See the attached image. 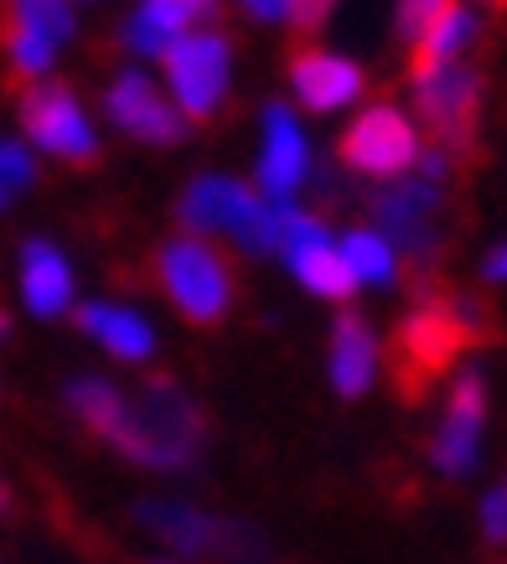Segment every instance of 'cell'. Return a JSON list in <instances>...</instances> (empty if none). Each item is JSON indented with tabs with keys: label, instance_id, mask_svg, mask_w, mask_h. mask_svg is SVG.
Masks as SVG:
<instances>
[{
	"label": "cell",
	"instance_id": "cell-1",
	"mask_svg": "<svg viewBox=\"0 0 507 564\" xmlns=\"http://www.w3.org/2000/svg\"><path fill=\"white\" fill-rule=\"evenodd\" d=\"M125 462L151 466V471H182L203 456L207 420L197 410V399L171 383V378H151L140 383V393H125L115 430L104 435Z\"/></svg>",
	"mask_w": 507,
	"mask_h": 564
},
{
	"label": "cell",
	"instance_id": "cell-2",
	"mask_svg": "<svg viewBox=\"0 0 507 564\" xmlns=\"http://www.w3.org/2000/svg\"><path fill=\"white\" fill-rule=\"evenodd\" d=\"M472 301H456V295L420 301L409 311L393 332V378H399L404 399H420L424 383H435L456 362V352L472 343Z\"/></svg>",
	"mask_w": 507,
	"mask_h": 564
},
{
	"label": "cell",
	"instance_id": "cell-3",
	"mask_svg": "<svg viewBox=\"0 0 507 564\" xmlns=\"http://www.w3.org/2000/svg\"><path fill=\"white\" fill-rule=\"evenodd\" d=\"M155 285L192 326H218L234 311L238 280L223 249L203 239H166L155 249Z\"/></svg>",
	"mask_w": 507,
	"mask_h": 564
},
{
	"label": "cell",
	"instance_id": "cell-4",
	"mask_svg": "<svg viewBox=\"0 0 507 564\" xmlns=\"http://www.w3.org/2000/svg\"><path fill=\"white\" fill-rule=\"evenodd\" d=\"M166 78H171V104L182 109V120L207 124L228 99V78H234V42L213 26L176 36L166 52Z\"/></svg>",
	"mask_w": 507,
	"mask_h": 564
},
{
	"label": "cell",
	"instance_id": "cell-5",
	"mask_svg": "<svg viewBox=\"0 0 507 564\" xmlns=\"http://www.w3.org/2000/svg\"><path fill=\"white\" fill-rule=\"evenodd\" d=\"M424 155V140L414 130L404 109H393V104H373L363 109L337 140V161L347 172L357 176H373V182H399L420 166Z\"/></svg>",
	"mask_w": 507,
	"mask_h": 564
},
{
	"label": "cell",
	"instance_id": "cell-6",
	"mask_svg": "<svg viewBox=\"0 0 507 564\" xmlns=\"http://www.w3.org/2000/svg\"><path fill=\"white\" fill-rule=\"evenodd\" d=\"M21 130L32 145H42L68 166H99V135H94L73 84L63 78H42L21 94Z\"/></svg>",
	"mask_w": 507,
	"mask_h": 564
},
{
	"label": "cell",
	"instance_id": "cell-7",
	"mask_svg": "<svg viewBox=\"0 0 507 564\" xmlns=\"http://www.w3.org/2000/svg\"><path fill=\"white\" fill-rule=\"evenodd\" d=\"M373 223H378V234L389 239V249L399 254L404 249L409 259H430L440 254V243H445V192L440 182H389V187L373 192Z\"/></svg>",
	"mask_w": 507,
	"mask_h": 564
},
{
	"label": "cell",
	"instance_id": "cell-8",
	"mask_svg": "<svg viewBox=\"0 0 507 564\" xmlns=\"http://www.w3.org/2000/svg\"><path fill=\"white\" fill-rule=\"evenodd\" d=\"M482 430H487V378L461 373L451 383L440 430L430 435V462L440 477H472L482 462Z\"/></svg>",
	"mask_w": 507,
	"mask_h": 564
},
{
	"label": "cell",
	"instance_id": "cell-9",
	"mask_svg": "<svg viewBox=\"0 0 507 564\" xmlns=\"http://www.w3.org/2000/svg\"><path fill=\"white\" fill-rule=\"evenodd\" d=\"M280 249H285V264L295 270L311 295H326V301H353L357 280L347 270V259L337 254V243L326 234V223L316 213H295L285 207V234H280Z\"/></svg>",
	"mask_w": 507,
	"mask_h": 564
},
{
	"label": "cell",
	"instance_id": "cell-10",
	"mask_svg": "<svg viewBox=\"0 0 507 564\" xmlns=\"http://www.w3.org/2000/svg\"><path fill=\"white\" fill-rule=\"evenodd\" d=\"M414 109L420 120L435 130V140L445 151H456L476 135V109H482V73L466 68V63H451V68L430 73V78H414Z\"/></svg>",
	"mask_w": 507,
	"mask_h": 564
},
{
	"label": "cell",
	"instance_id": "cell-11",
	"mask_svg": "<svg viewBox=\"0 0 507 564\" xmlns=\"http://www.w3.org/2000/svg\"><path fill=\"white\" fill-rule=\"evenodd\" d=\"M136 518L145 523V529L161 539V544L182 549V554H234V560H244L254 549V533L238 529V523H223V518H207L197 513V508H186V502H161V497H145L136 508ZM254 560V554H249Z\"/></svg>",
	"mask_w": 507,
	"mask_h": 564
},
{
	"label": "cell",
	"instance_id": "cell-12",
	"mask_svg": "<svg viewBox=\"0 0 507 564\" xmlns=\"http://www.w3.org/2000/svg\"><path fill=\"white\" fill-rule=\"evenodd\" d=\"M104 115H109L125 135L145 140V145H176V140H186L182 109L136 68H125L115 84L104 88Z\"/></svg>",
	"mask_w": 507,
	"mask_h": 564
},
{
	"label": "cell",
	"instance_id": "cell-13",
	"mask_svg": "<svg viewBox=\"0 0 507 564\" xmlns=\"http://www.w3.org/2000/svg\"><path fill=\"white\" fill-rule=\"evenodd\" d=\"M305 172H311V151H305V135L290 115V104H265V145H259V166H254L259 197L290 203L301 192Z\"/></svg>",
	"mask_w": 507,
	"mask_h": 564
},
{
	"label": "cell",
	"instance_id": "cell-14",
	"mask_svg": "<svg viewBox=\"0 0 507 564\" xmlns=\"http://www.w3.org/2000/svg\"><path fill=\"white\" fill-rule=\"evenodd\" d=\"M290 84L301 94L305 109H342V104L363 99V88H368V73L357 68L353 57H342V52H326V47H295L290 52Z\"/></svg>",
	"mask_w": 507,
	"mask_h": 564
},
{
	"label": "cell",
	"instance_id": "cell-15",
	"mask_svg": "<svg viewBox=\"0 0 507 564\" xmlns=\"http://www.w3.org/2000/svg\"><path fill=\"white\" fill-rule=\"evenodd\" d=\"M378 337H373V326L357 316V311H342L337 322H332V352H326V373H332V389L342 399H363L373 389V378H378Z\"/></svg>",
	"mask_w": 507,
	"mask_h": 564
},
{
	"label": "cell",
	"instance_id": "cell-16",
	"mask_svg": "<svg viewBox=\"0 0 507 564\" xmlns=\"http://www.w3.org/2000/svg\"><path fill=\"white\" fill-rule=\"evenodd\" d=\"M476 26H482V17H476L472 6H435L430 26H424L420 42L409 47V84H414V78H430V73H440V68H451V63H461L466 47H472Z\"/></svg>",
	"mask_w": 507,
	"mask_h": 564
},
{
	"label": "cell",
	"instance_id": "cell-17",
	"mask_svg": "<svg viewBox=\"0 0 507 564\" xmlns=\"http://www.w3.org/2000/svg\"><path fill=\"white\" fill-rule=\"evenodd\" d=\"M21 295L36 316H63L73 306V264L47 239L21 243Z\"/></svg>",
	"mask_w": 507,
	"mask_h": 564
},
{
	"label": "cell",
	"instance_id": "cell-18",
	"mask_svg": "<svg viewBox=\"0 0 507 564\" xmlns=\"http://www.w3.org/2000/svg\"><path fill=\"white\" fill-rule=\"evenodd\" d=\"M213 17V6L203 0H145L136 17L125 21V47L140 52V57H161V52L176 42V36L197 32V21Z\"/></svg>",
	"mask_w": 507,
	"mask_h": 564
},
{
	"label": "cell",
	"instance_id": "cell-19",
	"mask_svg": "<svg viewBox=\"0 0 507 564\" xmlns=\"http://www.w3.org/2000/svg\"><path fill=\"white\" fill-rule=\"evenodd\" d=\"M259 187H244L234 176H197V182H186V192L176 197V218L192 228V234H234L238 213L249 207V197Z\"/></svg>",
	"mask_w": 507,
	"mask_h": 564
},
{
	"label": "cell",
	"instance_id": "cell-20",
	"mask_svg": "<svg viewBox=\"0 0 507 564\" xmlns=\"http://www.w3.org/2000/svg\"><path fill=\"white\" fill-rule=\"evenodd\" d=\"M73 322H78V332H88L94 343H104L109 352H115V358H125V362L151 358V347H155L151 322H145L140 311H130V306H109V301H84V306L73 311Z\"/></svg>",
	"mask_w": 507,
	"mask_h": 564
},
{
	"label": "cell",
	"instance_id": "cell-21",
	"mask_svg": "<svg viewBox=\"0 0 507 564\" xmlns=\"http://www.w3.org/2000/svg\"><path fill=\"white\" fill-rule=\"evenodd\" d=\"M337 254L347 259V270H353L357 285L389 291L393 280H399V254L389 249V239H384L378 228H347L342 243H337Z\"/></svg>",
	"mask_w": 507,
	"mask_h": 564
},
{
	"label": "cell",
	"instance_id": "cell-22",
	"mask_svg": "<svg viewBox=\"0 0 507 564\" xmlns=\"http://www.w3.org/2000/svg\"><path fill=\"white\" fill-rule=\"evenodd\" d=\"M0 47H6V63H11V78H32V84H42V73L52 68V57H57V47H52L47 36L26 32L17 17H6L0 11Z\"/></svg>",
	"mask_w": 507,
	"mask_h": 564
},
{
	"label": "cell",
	"instance_id": "cell-23",
	"mask_svg": "<svg viewBox=\"0 0 507 564\" xmlns=\"http://www.w3.org/2000/svg\"><path fill=\"white\" fill-rule=\"evenodd\" d=\"M119 404H125V393H119L109 378H73L68 383V410L78 414L94 435H109V430H115Z\"/></svg>",
	"mask_w": 507,
	"mask_h": 564
},
{
	"label": "cell",
	"instance_id": "cell-24",
	"mask_svg": "<svg viewBox=\"0 0 507 564\" xmlns=\"http://www.w3.org/2000/svg\"><path fill=\"white\" fill-rule=\"evenodd\" d=\"M6 17H17L26 32L47 36L52 47H63L73 36V6L63 0H17V6H6Z\"/></svg>",
	"mask_w": 507,
	"mask_h": 564
},
{
	"label": "cell",
	"instance_id": "cell-25",
	"mask_svg": "<svg viewBox=\"0 0 507 564\" xmlns=\"http://www.w3.org/2000/svg\"><path fill=\"white\" fill-rule=\"evenodd\" d=\"M36 182V155L21 140H0V207H11Z\"/></svg>",
	"mask_w": 507,
	"mask_h": 564
},
{
	"label": "cell",
	"instance_id": "cell-26",
	"mask_svg": "<svg viewBox=\"0 0 507 564\" xmlns=\"http://www.w3.org/2000/svg\"><path fill=\"white\" fill-rule=\"evenodd\" d=\"M482 533L487 544H507V477L482 497Z\"/></svg>",
	"mask_w": 507,
	"mask_h": 564
},
{
	"label": "cell",
	"instance_id": "cell-27",
	"mask_svg": "<svg viewBox=\"0 0 507 564\" xmlns=\"http://www.w3.org/2000/svg\"><path fill=\"white\" fill-rule=\"evenodd\" d=\"M430 17H435V6H430V0H420V6H399V36H404L409 47L420 42V32L430 26Z\"/></svg>",
	"mask_w": 507,
	"mask_h": 564
},
{
	"label": "cell",
	"instance_id": "cell-28",
	"mask_svg": "<svg viewBox=\"0 0 507 564\" xmlns=\"http://www.w3.org/2000/svg\"><path fill=\"white\" fill-rule=\"evenodd\" d=\"M482 274H487L492 285H507V243H497L487 254V264H482Z\"/></svg>",
	"mask_w": 507,
	"mask_h": 564
},
{
	"label": "cell",
	"instance_id": "cell-29",
	"mask_svg": "<svg viewBox=\"0 0 507 564\" xmlns=\"http://www.w3.org/2000/svg\"><path fill=\"white\" fill-rule=\"evenodd\" d=\"M6 502H11V492H6V481H0V508H6Z\"/></svg>",
	"mask_w": 507,
	"mask_h": 564
},
{
	"label": "cell",
	"instance_id": "cell-30",
	"mask_svg": "<svg viewBox=\"0 0 507 564\" xmlns=\"http://www.w3.org/2000/svg\"><path fill=\"white\" fill-rule=\"evenodd\" d=\"M6 326H11V322H6V311H0V337H6Z\"/></svg>",
	"mask_w": 507,
	"mask_h": 564
}]
</instances>
